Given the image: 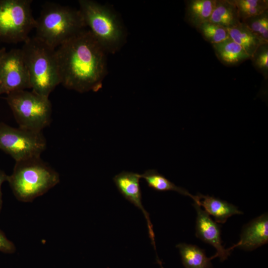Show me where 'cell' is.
<instances>
[{
  "mask_svg": "<svg viewBox=\"0 0 268 268\" xmlns=\"http://www.w3.org/2000/svg\"><path fill=\"white\" fill-rule=\"evenodd\" d=\"M60 83L79 93L97 92L107 74V53L88 30L56 49Z\"/></svg>",
  "mask_w": 268,
  "mask_h": 268,
  "instance_id": "1",
  "label": "cell"
},
{
  "mask_svg": "<svg viewBox=\"0 0 268 268\" xmlns=\"http://www.w3.org/2000/svg\"><path fill=\"white\" fill-rule=\"evenodd\" d=\"M7 182L17 200L31 202L60 182L59 173L41 157L15 162Z\"/></svg>",
  "mask_w": 268,
  "mask_h": 268,
  "instance_id": "2",
  "label": "cell"
},
{
  "mask_svg": "<svg viewBox=\"0 0 268 268\" xmlns=\"http://www.w3.org/2000/svg\"><path fill=\"white\" fill-rule=\"evenodd\" d=\"M21 50L32 91L49 98L60 84L56 49L34 36L24 42Z\"/></svg>",
  "mask_w": 268,
  "mask_h": 268,
  "instance_id": "3",
  "label": "cell"
},
{
  "mask_svg": "<svg viewBox=\"0 0 268 268\" xmlns=\"http://www.w3.org/2000/svg\"><path fill=\"white\" fill-rule=\"evenodd\" d=\"M86 27L107 54L118 52L126 41V30L110 6L91 0H78Z\"/></svg>",
  "mask_w": 268,
  "mask_h": 268,
  "instance_id": "4",
  "label": "cell"
},
{
  "mask_svg": "<svg viewBox=\"0 0 268 268\" xmlns=\"http://www.w3.org/2000/svg\"><path fill=\"white\" fill-rule=\"evenodd\" d=\"M86 27L79 9L48 2L36 19L35 36L56 49Z\"/></svg>",
  "mask_w": 268,
  "mask_h": 268,
  "instance_id": "5",
  "label": "cell"
},
{
  "mask_svg": "<svg viewBox=\"0 0 268 268\" xmlns=\"http://www.w3.org/2000/svg\"><path fill=\"white\" fill-rule=\"evenodd\" d=\"M5 99L19 127L42 132L50 124L52 109L49 98L23 90L7 94Z\"/></svg>",
  "mask_w": 268,
  "mask_h": 268,
  "instance_id": "6",
  "label": "cell"
},
{
  "mask_svg": "<svg viewBox=\"0 0 268 268\" xmlns=\"http://www.w3.org/2000/svg\"><path fill=\"white\" fill-rule=\"evenodd\" d=\"M31 0H0V40L24 42L36 26Z\"/></svg>",
  "mask_w": 268,
  "mask_h": 268,
  "instance_id": "7",
  "label": "cell"
},
{
  "mask_svg": "<svg viewBox=\"0 0 268 268\" xmlns=\"http://www.w3.org/2000/svg\"><path fill=\"white\" fill-rule=\"evenodd\" d=\"M46 146V139L42 132L13 128L0 122V149L15 162L41 157Z\"/></svg>",
  "mask_w": 268,
  "mask_h": 268,
  "instance_id": "8",
  "label": "cell"
},
{
  "mask_svg": "<svg viewBox=\"0 0 268 268\" xmlns=\"http://www.w3.org/2000/svg\"><path fill=\"white\" fill-rule=\"evenodd\" d=\"M31 88L21 49L6 52L0 63V95Z\"/></svg>",
  "mask_w": 268,
  "mask_h": 268,
  "instance_id": "9",
  "label": "cell"
},
{
  "mask_svg": "<svg viewBox=\"0 0 268 268\" xmlns=\"http://www.w3.org/2000/svg\"><path fill=\"white\" fill-rule=\"evenodd\" d=\"M196 210L197 216L196 222V236L204 242L212 246L216 250L213 258L218 257L220 262L226 260L230 255L233 249H225L221 238V226L218 224L200 205L194 202L193 204Z\"/></svg>",
  "mask_w": 268,
  "mask_h": 268,
  "instance_id": "10",
  "label": "cell"
},
{
  "mask_svg": "<svg viewBox=\"0 0 268 268\" xmlns=\"http://www.w3.org/2000/svg\"><path fill=\"white\" fill-rule=\"evenodd\" d=\"M140 174L123 171L113 178L114 182L120 194L128 201L138 208L143 213L147 221L149 237L155 250L156 249L154 233L149 213L142 203L141 192L139 185Z\"/></svg>",
  "mask_w": 268,
  "mask_h": 268,
  "instance_id": "11",
  "label": "cell"
},
{
  "mask_svg": "<svg viewBox=\"0 0 268 268\" xmlns=\"http://www.w3.org/2000/svg\"><path fill=\"white\" fill-rule=\"evenodd\" d=\"M268 242V214L265 213L243 227L239 241L231 248L250 251L267 244Z\"/></svg>",
  "mask_w": 268,
  "mask_h": 268,
  "instance_id": "12",
  "label": "cell"
},
{
  "mask_svg": "<svg viewBox=\"0 0 268 268\" xmlns=\"http://www.w3.org/2000/svg\"><path fill=\"white\" fill-rule=\"evenodd\" d=\"M199 204L208 214L212 216L216 223H224L230 216L242 214L238 207L226 201L208 195L198 194Z\"/></svg>",
  "mask_w": 268,
  "mask_h": 268,
  "instance_id": "13",
  "label": "cell"
},
{
  "mask_svg": "<svg viewBox=\"0 0 268 268\" xmlns=\"http://www.w3.org/2000/svg\"><path fill=\"white\" fill-rule=\"evenodd\" d=\"M212 45L217 59L224 65L236 66L250 59L243 48L230 38Z\"/></svg>",
  "mask_w": 268,
  "mask_h": 268,
  "instance_id": "14",
  "label": "cell"
},
{
  "mask_svg": "<svg viewBox=\"0 0 268 268\" xmlns=\"http://www.w3.org/2000/svg\"><path fill=\"white\" fill-rule=\"evenodd\" d=\"M216 0H190L186 2L185 20L190 26L198 28L208 21Z\"/></svg>",
  "mask_w": 268,
  "mask_h": 268,
  "instance_id": "15",
  "label": "cell"
},
{
  "mask_svg": "<svg viewBox=\"0 0 268 268\" xmlns=\"http://www.w3.org/2000/svg\"><path fill=\"white\" fill-rule=\"evenodd\" d=\"M208 21L227 29L235 27L242 22L237 8L231 0H216Z\"/></svg>",
  "mask_w": 268,
  "mask_h": 268,
  "instance_id": "16",
  "label": "cell"
},
{
  "mask_svg": "<svg viewBox=\"0 0 268 268\" xmlns=\"http://www.w3.org/2000/svg\"><path fill=\"white\" fill-rule=\"evenodd\" d=\"M185 268H212L213 257L208 258L205 251L196 245L184 243L176 245Z\"/></svg>",
  "mask_w": 268,
  "mask_h": 268,
  "instance_id": "17",
  "label": "cell"
},
{
  "mask_svg": "<svg viewBox=\"0 0 268 268\" xmlns=\"http://www.w3.org/2000/svg\"><path fill=\"white\" fill-rule=\"evenodd\" d=\"M140 177L146 181L149 188L155 191H175L181 195L191 197L195 202L199 204L200 198L198 195L193 196L185 189L177 186L155 170H146L142 174H140Z\"/></svg>",
  "mask_w": 268,
  "mask_h": 268,
  "instance_id": "18",
  "label": "cell"
},
{
  "mask_svg": "<svg viewBox=\"0 0 268 268\" xmlns=\"http://www.w3.org/2000/svg\"><path fill=\"white\" fill-rule=\"evenodd\" d=\"M227 30L230 38L243 47L250 58L261 45L267 44L242 22L235 27L227 29Z\"/></svg>",
  "mask_w": 268,
  "mask_h": 268,
  "instance_id": "19",
  "label": "cell"
},
{
  "mask_svg": "<svg viewBox=\"0 0 268 268\" xmlns=\"http://www.w3.org/2000/svg\"><path fill=\"white\" fill-rule=\"evenodd\" d=\"M231 1L237 8L241 22L268 10L267 0H231Z\"/></svg>",
  "mask_w": 268,
  "mask_h": 268,
  "instance_id": "20",
  "label": "cell"
},
{
  "mask_svg": "<svg viewBox=\"0 0 268 268\" xmlns=\"http://www.w3.org/2000/svg\"><path fill=\"white\" fill-rule=\"evenodd\" d=\"M203 38L211 45L221 43L230 38L227 29L209 21L196 29Z\"/></svg>",
  "mask_w": 268,
  "mask_h": 268,
  "instance_id": "21",
  "label": "cell"
},
{
  "mask_svg": "<svg viewBox=\"0 0 268 268\" xmlns=\"http://www.w3.org/2000/svg\"><path fill=\"white\" fill-rule=\"evenodd\" d=\"M254 34L268 44V10L242 22Z\"/></svg>",
  "mask_w": 268,
  "mask_h": 268,
  "instance_id": "22",
  "label": "cell"
},
{
  "mask_svg": "<svg viewBox=\"0 0 268 268\" xmlns=\"http://www.w3.org/2000/svg\"><path fill=\"white\" fill-rule=\"evenodd\" d=\"M254 67L266 79L268 75V44L261 45L250 58Z\"/></svg>",
  "mask_w": 268,
  "mask_h": 268,
  "instance_id": "23",
  "label": "cell"
},
{
  "mask_svg": "<svg viewBox=\"0 0 268 268\" xmlns=\"http://www.w3.org/2000/svg\"><path fill=\"white\" fill-rule=\"evenodd\" d=\"M16 248L12 241H10L4 233L0 229V252L12 254L15 252Z\"/></svg>",
  "mask_w": 268,
  "mask_h": 268,
  "instance_id": "24",
  "label": "cell"
},
{
  "mask_svg": "<svg viewBox=\"0 0 268 268\" xmlns=\"http://www.w3.org/2000/svg\"><path fill=\"white\" fill-rule=\"evenodd\" d=\"M7 178L8 175L2 170L0 169V212L2 205L1 186L4 182H7Z\"/></svg>",
  "mask_w": 268,
  "mask_h": 268,
  "instance_id": "25",
  "label": "cell"
},
{
  "mask_svg": "<svg viewBox=\"0 0 268 268\" xmlns=\"http://www.w3.org/2000/svg\"><path fill=\"white\" fill-rule=\"evenodd\" d=\"M6 50L5 48H1L0 49V63L1 62V60L4 55V54L6 53Z\"/></svg>",
  "mask_w": 268,
  "mask_h": 268,
  "instance_id": "26",
  "label": "cell"
},
{
  "mask_svg": "<svg viewBox=\"0 0 268 268\" xmlns=\"http://www.w3.org/2000/svg\"><path fill=\"white\" fill-rule=\"evenodd\" d=\"M158 263L160 265V266L161 267V268H164L162 265V263L161 262V261L159 260V261H158Z\"/></svg>",
  "mask_w": 268,
  "mask_h": 268,
  "instance_id": "27",
  "label": "cell"
}]
</instances>
